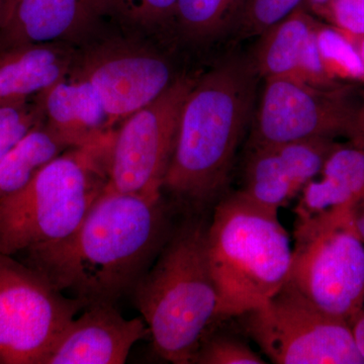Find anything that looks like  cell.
Wrapping results in <instances>:
<instances>
[{
    "mask_svg": "<svg viewBox=\"0 0 364 364\" xmlns=\"http://www.w3.org/2000/svg\"><path fill=\"white\" fill-rule=\"evenodd\" d=\"M170 234L162 196L105 188L73 233L16 257L85 308L114 305L132 293Z\"/></svg>",
    "mask_w": 364,
    "mask_h": 364,
    "instance_id": "cell-1",
    "label": "cell"
},
{
    "mask_svg": "<svg viewBox=\"0 0 364 364\" xmlns=\"http://www.w3.org/2000/svg\"><path fill=\"white\" fill-rule=\"evenodd\" d=\"M260 79L249 53L240 52L228 53L196 77L182 107L163 191L198 210L222 195L250 129Z\"/></svg>",
    "mask_w": 364,
    "mask_h": 364,
    "instance_id": "cell-2",
    "label": "cell"
},
{
    "mask_svg": "<svg viewBox=\"0 0 364 364\" xmlns=\"http://www.w3.org/2000/svg\"><path fill=\"white\" fill-rule=\"evenodd\" d=\"M208 226L184 222L169 238L132 294L160 358L193 363L217 318L218 294L208 264Z\"/></svg>",
    "mask_w": 364,
    "mask_h": 364,
    "instance_id": "cell-3",
    "label": "cell"
},
{
    "mask_svg": "<svg viewBox=\"0 0 364 364\" xmlns=\"http://www.w3.org/2000/svg\"><path fill=\"white\" fill-rule=\"evenodd\" d=\"M218 317H238L264 305L286 284L293 247L279 212L240 191L215 205L207 231Z\"/></svg>",
    "mask_w": 364,
    "mask_h": 364,
    "instance_id": "cell-4",
    "label": "cell"
},
{
    "mask_svg": "<svg viewBox=\"0 0 364 364\" xmlns=\"http://www.w3.org/2000/svg\"><path fill=\"white\" fill-rule=\"evenodd\" d=\"M114 131L65 151L25 188L0 198L1 255L16 257L63 240L77 229L107 188Z\"/></svg>",
    "mask_w": 364,
    "mask_h": 364,
    "instance_id": "cell-5",
    "label": "cell"
},
{
    "mask_svg": "<svg viewBox=\"0 0 364 364\" xmlns=\"http://www.w3.org/2000/svg\"><path fill=\"white\" fill-rule=\"evenodd\" d=\"M351 207L296 218L289 279L318 308L350 326L364 301V241Z\"/></svg>",
    "mask_w": 364,
    "mask_h": 364,
    "instance_id": "cell-6",
    "label": "cell"
},
{
    "mask_svg": "<svg viewBox=\"0 0 364 364\" xmlns=\"http://www.w3.org/2000/svg\"><path fill=\"white\" fill-rule=\"evenodd\" d=\"M363 85L321 87L291 77L265 79L246 148L309 139H345L364 147Z\"/></svg>",
    "mask_w": 364,
    "mask_h": 364,
    "instance_id": "cell-7",
    "label": "cell"
},
{
    "mask_svg": "<svg viewBox=\"0 0 364 364\" xmlns=\"http://www.w3.org/2000/svg\"><path fill=\"white\" fill-rule=\"evenodd\" d=\"M243 316L246 332L273 363L364 364L351 326L321 310L289 280Z\"/></svg>",
    "mask_w": 364,
    "mask_h": 364,
    "instance_id": "cell-8",
    "label": "cell"
},
{
    "mask_svg": "<svg viewBox=\"0 0 364 364\" xmlns=\"http://www.w3.org/2000/svg\"><path fill=\"white\" fill-rule=\"evenodd\" d=\"M83 309L37 270L0 254V364H44Z\"/></svg>",
    "mask_w": 364,
    "mask_h": 364,
    "instance_id": "cell-9",
    "label": "cell"
},
{
    "mask_svg": "<svg viewBox=\"0 0 364 364\" xmlns=\"http://www.w3.org/2000/svg\"><path fill=\"white\" fill-rule=\"evenodd\" d=\"M196 79L178 76L160 97L114 129L107 159V189L161 198L182 107Z\"/></svg>",
    "mask_w": 364,
    "mask_h": 364,
    "instance_id": "cell-10",
    "label": "cell"
},
{
    "mask_svg": "<svg viewBox=\"0 0 364 364\" xmlns=\"http://www.w3.org/2000/svg\"><path fill=\"white\" fill-rule=\"evenodd\" d=\"M69 77L97 91L112 126L162 95L178 76L168 59L136 48H109L76 60Z\"/></svg>",
    "mask_w": 364,
    "mask_h": 364,
    "instance_id": "cell-11",
    "label": "cell"
},
{
    "mask_svg": "<svg viewBox=\"0 0 364 364\" xmlns=\"http://www.w3.org/2000/svg\"><path fill=\"white\" fill-rule=\"evenodd\" d=\"M339 145L329 139H309L247 149L240 191L261 207L279 212L317 178Z\"/></svg>",
    "mask_w": 364,
    "mask_h": 364,
    "instance_id": "cell-12",
    "label": "cell"
},
{
    "mask_svg": "<svg viewBox=\"0 0 364 364\" xmlns=\"http://www.w3.org/2000/svg\"><path fill=\"white\" fill-rule=\"evenodd\" d=\"M150 336L145 320H128L114 304L85 308L53 346L44 364H123L132 347Z\"/></svg>",
    "mask_w": 364,
    "mask_h": 364,
    "instance_id": "cell-13",
    "label": "cell"
},
{
    "mask_svg": "<svg viewBox=\"0 0 364 364\" xmlns=\"http://www.w3.org/2000/svg\"><path fill=\"white\" fill-rule=\"evenodd\" d=\"M318 21L301 6L258 37L249 52L260 78L291 77L310 85H339L326 72L317 44Z\"/></svg>",
    "mask_w": 364,
    "mask_h": 364,
    "instance_id": "cell-14",
    "label": "cell"
},
{
    "mask_svg": "<svg viewBox=\"0 0 364 364\" xmlns=\"http://www.w3.org/2000/svg\"><path fill=\"white\" fill-rule=\"evenodd\" d=\"M98 16L93 0H11L0 28V53L31 43H67Z\"/></svg>",
    "mask_w": 364,
    "mask_h": 364,
    "instance_id": "cell-15",
    "label": "cell"
},
{
    "mask_svg": "<svg viewBox=\"0 0 364 364\" xmlns=\"http://www.w3.org/2000/svg\"><path fill=\"white\" fill-rule=\"evenodd\" d=\"M76 54L66 42L31 43L0 53V105L32 102L69 77Z\"/></svg>",
    "mask_w": 364,
    "mask_h": 364,
    "instance_id": "cell-16",
    "label": "cell"
},
{
    "mask_svg": "<svg viewBox=\"0 0 364 364\" xmlns=\"http://www.w3.org/2000/svg\"><path fill=\"white\" fill-rule=\"evenodd\" d=\"M38 98L46 123L71 147L97 142L114 130L97 91L82 79H63Z\"/></svg>",
    "mask_w": 364,
    "mask_h": 364,
    "instance_id": "cell-17",
    "label": "cell"
},
{
    "mask_svg": "<svg viewBox=\"0 0 364 364\" xmlns=\"http://www.w3.org/2000/svg\"><path fill=\"white\" fill-rule=\"evenodd\" d=\"M364 196V147L341 144L326 160L322 171L303 189L294 208L296 218L328 208L353 205Z\"/></svg>",
    "mask_w": 364,
    "mask_h": 364,
    "instance_id": "cell-18",
    "label": "cell"
},
{
    "mask_svg": "<svg viewBox=\"0 0 364 364\" xmlns=\"http://www.w3.org/2000/svg\"><path fill=\"white\" fill-rule=\"evenodd\" d=\"M249 0H177L176 26L184 40L198 46L231 43Z\"/></svg>",
    "mask_w": 364,
    "mask_h": 364,
    "instance_id": "cell-19",
    "label": "cell"
},
{
    "mask_svg": "<svg viewBox=\"0 0 364 364\" xmlns=\"http://www.w3.org/2000/svg\"><path fill=\"white\" fill-rule=\"evenodd\" d=\"M70 148L46 121L36 127L0 160V198L25 188L41 170Z\"/></svg>",
    "mask_w": 364,
    "mask_h": 364,
    "instance_id": "cell-20",
    "label": "cell"
},
{
    "mask_svg": "<svg viewBox=\"0 0 364 364\" xmlns=\"http://www.w3.org/2000/svg\"><path fill=\"white\" fill-rule=\"evenodd\" d=\"M317 44L328 75L339 82L364 83V63L356 46L332 26L318 23Z\"/></svg>",
    "mask_w": 364,
    "mask_h": 364,
    "instance_id": "cell-21",
    "label": "cell"
},
{
    "mask_svg": "<svg viewBox=\"0 0 364 364\" xmlns=\"http://www.w3.org/2000/svg\"><path fill=\"white\" fill-rule=\"evenodd\" d=\"M98 16L145 28L176 26L177 0H93Z\"/></svg>",
    "mask_w": 364,
    "mask_h": 364,
    "instance_id": "cell-22",
    "label": "cell"
},
{
    "mask_svg": "<svg viewBox=\"0 0 364 364\" xmlns=\"http://www.w3.org/2000/svg\"><path fill=\"white\" fill-rule=\"evenodd\" d=\"M45 121L44 107L38 97L23 104L0 105V160Z\"/></svg>",
    "mask_w": 364,
    "mask_h": 364,
    "instance_id": "cell-23",
    "label": "cell"
},
{
    "mask_svg": "<svg viewBox=\"0 0 364 364\" xmlns=\"http://www.w3.org/2000/svg\"><path fill=\"white\" fill-rule=\"evenodd\" d=\"M305 0H249L232 44L258 38L275 23L304 6Z\"/></svg>",
    "mask_w": 364,
    "mask_h": 364,
    "instance_id": "cell-24",
    "label": "cell"
},
{
    "mask_svg": "<svg viewBox=\"0 0 364 364\" xmlns=\"http://www.w3.org/2000/svg\"><path fill=\"white\" fill-rule=\"evenodd\" d=\"M193 363L263 364L267 363V361L240 340L215 336L203 340Z\"/></svg>",
    "mask_w": 364,
    "mask_h": 364,
    "instance_id": "cell-25",
    "label": "cell"
},
{
    "mask_svg": "<svg viewBox=\"0 0 364 364\" xmlns=\"http://www.w3.org/2000/svg\"><path fill=\"white\" fill-rule=\"evenodd\" d=\"M320 16L351 41L364 37V0H330Z\"/></svg>",
    "mask_w": 364,
    "mask_h": 364,
    "instance_id": "cell-26",
    "label": "cell"
},
{
    "mask_svg": "<svg viewBox=\"0 0 364 364\" xmlns=\"http://www.w3.org/2000/svg\"><path fill=\"white\" fill-rule=\"evenodd\" d=\"M354 339L364 359V301L351 325Z\"/></svg>",
    "mask_w": 364,
    "mask_h": 364,
    "instance_id": "cell-27",
    "label": "cell"
},
{
    "mask_svg": "<svg viewBox=\"0 0 364 364\" xmlns=\"http://www.w3.org/2000/svg\"><path fill=\"white\" fill-rule=\"evenodd\" d=\"M351 210L354 224H355L356 229H358L359 235L364 241V196L352 205Z\"/></svg>",
    "mask_w": 364,
    "mask_h": 364,
    "instance_id": "cell-28",
    "label": "cell"
},
{
    "mask_svg": "<svg viewBox=\"0 0 364 364\" xmlns=\"http://www.w3.org/2000/svg\"><path fill=\"white\" fill-rule=\"evenodd\" d=\"M329 1L330 0H305L303 6L309 11H312L315 14H321Z\"/></svg>",
    "mask_w": 364,
    "mask_h": 364,
    "instance_id": "cell-29",
    "label": "cell"
},
{
    "mask_svg": "<svg viewBox=\"0 0 364 364\" xmlns=\"http://www.w3.org/2000/svg\"><path fill=\"white\" fill-rule=\"evenodd\" d=\"M9 2L11 0H0V28H1L2 23H4V18L7 9H9Z\"/></svg>",
    "mask_w": 364,
    "mask_h": 364,
    "instance_id": "cell-30",
    "label": "cell"
},
{
    "mask_svg": "<svg viewBox=\"0 0 364 364\" xmlns=\"http://www.w3.org/2000/svg\"><path fill=\"white\" fill-rule=\"evenodd\" d=\"M354 43V45L358 48L359 55H360L361 59H363L364 63V37L358 38V39H355L352 41Z\"/></svg>",
    "mask_w": 364,
    "mask_h": 364,
    "instance_id": "cell-31",
    "label": "cell"
}]
</instances>
